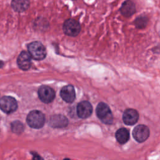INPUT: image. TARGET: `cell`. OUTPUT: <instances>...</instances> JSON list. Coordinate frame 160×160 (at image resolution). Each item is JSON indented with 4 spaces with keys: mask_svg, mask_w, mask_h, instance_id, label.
<instances>
[{
    "mask_svg": "<svg viewBox=\"0 0 160 160\" xmlns=\"http://www.w3.org/2000/svg\"><path fill=\"white\" fill-rule=\"evenodd\" d=\"M26 121L28 125L32 128L39 129L44 124L45 116L42 112L38 110H34L28 114Z\"/></svg>",
    "mask_w": 160,
    "mask_h": 160,
    "instance_id": "1",
    "label": "cell"
},
{
    "mask_svg": "<svg viewBox=\"0 0 160 160\" xmlns=\"http://www.w3.org/2000/svg\"><path fill=\"white\" fill-rule=\"evenodd\" d=\"M96 114L98 118L104 124H111L113 121V116L111 111L104 102H99L96 107Z\"/></svg>",
    "mask_w": 160,
    "mask_h": 160,
    "instance_id": "2",
    "label": "cell"
},
{
    "mask_svg": "<svg viewBox=\"0 0 160 160\" xmlns=\"http://www.w3.org/2000/svg\"><path fill=\"white\" fill-rule=\"evenodd\" d=\"M28 52L32 58L36 60H42L46 56V51L43 44L38 41L30 43L28 47Z\"/></svg>",
    "mask_w": 160,
    "mask_h": 160,
    "instance_id": "3",
    "label": "cell"
},
{
    "mask_svg": "<svg viewBox=\"0 0 160 160\" xmlns=\"http://www.w3.org/2000/svg\"><path fill=\"white\" fill-rule=\"evenodd\" d=\"M1 109L7 114L14 112L18 108L16 100L11 96H3L0 101Z\"/></svg>",
    "mask_w": 160,
    "mask_h": 160,
    "instance_id": "4",
    "label": "cell"
},
{
    "mask_svg": "<svg viewBox=\"0 0 160 160\" xmlns=\"http://www.w3.org/2000/svg\"><path fill=\"white\" fill-rule=\"evenodd\" d=\"M81 27L78 21L73 19H67L63 24L64 32L70 36H76L80 32Z\"/></svg>",
    "mask_w": 160,
    "mask_h": 160,
    "instance_id": "5",
    "label": "cell"
},
{
    "mask_svg": "<svg viewBox=\"0 0 160 160\" xmlns=\"http://www.w3.org/2000/svg\"><path fill=\"white\" fill-rule=\"evenodd\" d=\"M38 96L40 100L44 103L52 102L55 98V92L48 86H42L39 88Z\"/></svg>",
    "mask_w": 160,
    "mask_h": 160,
    "instance_id": "6",
    "label": "cell"
},
{
    "mask_svg": "<svg viewBox=\"0 0 160 160\" xmlns=\"http://www.w3.org/2000/svg\"><path fill=\"white\" fill-rule=\"evenodd\" d=\"M149 135V128L143 124H139L136 126L132 131L133 138L139 142L145 141Z\"/></svg>",
    "mask_w": 160,
    "mask_h": 160,
    "instance_id": "7",
    "label": "cell"
},
{
    "mask_svg": "<svg viewBox=\"0 0 160 160\" xmlns=\"http://www.w3.org/2000/svg\"><path fill=\"white\" fill-rule=\"evenodd\" d=\"M92 112V105L88 101H82L78 104V116L82 119L87 118L91 116Z\"/></svg>",
    "mask_w": 160,
    "mask_h": 160,
    "instance_id": "8",
    "label": "cell"
},
{
    "mask_svg": "<svg viewBox=\"0 0 160 160\" xmlns=\"http://www.w3.org/2000/svg\"><path fill=\"white\" fill-rule=\"evenodd\" d=\"M49 125L52 128H62L68 126V120L63 115L54 114L50 117L49 120Z\"/></svg>",
    "mask_w": 160,
    "mask_h": 160,
    "instance_id": "9",
    "label": "cell"
},
{
    "mask_svg": "<svg viewBox=\"0 0 160 160\" xmlns=\"http://www.w3.org/2000/svg\"><path fill=\"white\" fill-rule=\"evenodd\" d=\"M139 119L138 111L134 109H128L125 110L122 116L123 122L126 125H133L136 124Z\"/></svg>",
    "mask_w": 160,
    "mask_h": 160,
    "instance_id": "10",
    "label": "cell"
},
{
    "mask_svg": "<svg viewBox=\"0 0 160 160\" xmlns=\"http://www.w3.org/2000/svg\"><path fill=\"white\" fill-rule=\"evenodd\" d=\"M60 96L66 102L71 103L73 102L76 98L74 87L72 85H67L64 86L60 91Z\"/></svg>",
    "mask_w": 160,
    "mask_h": 160,
    "instance_id": "11",
    "label": "cell"
},
{
    "mask_svg": "<svg viewBox=\"0 0 160 160\" xmlns=\"http://www.w3.org/2000/svg\"><path fill=\"white\" fill-rule=\"evenodd\" d=\"M17 63L20 69L22 70H28L31 65V56L29 52L22 51L18 56Z\"/></svg>",
    "mask_w": 160,
    "mask_h": 160,
    "instance_id": "12",
    "label": "cell"
},
{
    "mask_svg": "<svg viewBox=\"0 0 160 160\" xmlns=\"http://www.w3.org/2000/svg\"><path fill=\"white\" fill-rule=\"evenodd\" d=\"M122 15L126 17H129L132 16L136 11V8L135 5L130 0H127L123 2L122 4L121 9H120Z\"/></svg>",
    "mask_w": 160,
    "mask_h": 160,
    "instance_id": "13",
    "label": "cell"
},
{
    "mask_svg": "<svg viewBox=\"0 0 160 160\" xmlns=\"http://www.w3.org/2000/svg\"><path fill=\"white\" fill-rule=\"evenodd\" d=\"M29 5V0H12L11 6L17 12H22L28 9Z\"/></svg>",
    "mask_w": 160,
    "mask_h": 160,
    "instance_id": "14",
    "label": "cell"
},
{
    "mask_svg": "<svg viewBox=\"0 0 160 160\" xmlns=\"http://www.w3.org/2000/svg\"><path fill=\"white\" fill-rule=\"evenodd\" d=\"M116 138L120 144L126 143L129 138V131L126 128L119 129L116 132Z\"/></svg>",
    "mask_w": 160,
    "mask_h": 160,
    "instance_id": "15",
    "label": "cell"
},
{
    "mask_svg": "<svg viewBox=\"0 0 160 160\" xmlns=\"http://www.w3.org/2000/svg\"><path fill=\"white\" fill-rule=\"evenodd\" d=\"M24 125L19 121H15L11 123V130L13 132L20 134L24 131Z\"/></svg>",
    "mask_w": 160,
    "mask_h": 160,
    "instance_id": "16",
    "label": "cell"
},
{
    "mask_svg": "<svg viewBox=\"0 0 160 160\" xmlns=\"http://www.w3.org/2000/svg\"><path fill=\"white\" fill-rule=\"evenodd\" d=\"M148 19L146 17H139L135 21V24L139 28H142L146 26Z\"/></svg>",
    "mask_w": 160,
    "mask_h": 160,
    "instance_id": "17",
    "label": "cell"
},
{
    "mask_svg": "<svg viewBox=\"0 0 160 160\" xmlns=\"http://www.w3.org/2000/svg\"><path fill=\"white\" fill-rule=\"evenodd\" d=\"M31 153L33 155V160H43V159L39 154H38L36 152H31Z\"/></svg>",
    "mask_w": 160,
    "mask_h": 160,
    "instance_id": "18",
    "label": "cell"
},
{
    "mask_svg": "<svg viewBox=\"0 0 160 160\" xmlns=\"http://www.w3.org/2000/svg\"><path fill=\"white\" fill-rule=\"evenodd\" d=\"M63 160H70L69 159H68V158H66V159H64Z\"/></svg>",
    "mask_w": 160,
    "mask_h": 160,
    "instance_id": "19",
    "label": "cell"
}]
</instances>
